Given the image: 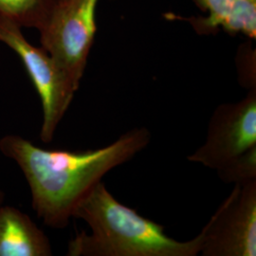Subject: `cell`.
Wrapping results in <instances>:
<instances>
[{"label": "cell", "mask_w": 256, "mask_h": 256, "mask_svg": "<svg viewBox=\"0 0 256 256\" xmlns=\"http://www.w3.org/2000/svg\"><path fill=\"white\" fill-rule=\"evenodd\" d=\"M146 128L129 130L106 146L74 152L36 146L18 135L0 138V152L25 176L37 216L50 228L64 229L74 212L102 178L146 148Z\"/></svg>", "instance_id": "cell-1"}, {"label": "cell", "mask_w": 256, "mask_h": 256, "mask_svg": "<svg viewBox=\"0 0 256 256\" xmlns=\"http://www.w3.org/2000/svg\"><path fill=\"white\" fill-rule=\"evenodd\" d=\"M92 234L81 232L68 246V256H196L200 234L188 241L168 236L164 227L118 202L104 183H98L74 212Z\"/></svg>", "instance_id": "cell-2"}, {"label": "cell", "mask_w": 256, "mask_h": 256, "mask_svg": "<svg viewBox=\"0 0 256 256\" xmlns=\"http://www.w3.org/2000/svg\"><path fill=\"white\" fill-rule=\"evenodd\" d=\"M100 0H56L38 30L41 46L79 90L97 32Z\"/></svg>", "instance_id": "cell-3"}, {"label": "cell", "mask_w": 256, "mask_h": 256, "mask_svg": "<svg viewBox=\"0 0 256 256\" xmlns=\"http://www.w3.org/2000/svg\"><path fill=\"white\" fill-rule=\"evenodd\" d=\"M22 28L0 18V42L18 55L39 95L43 110L40 138L48 144L70 108L78 88L42 46H34Z\"/></svg>", "instance_id": "cell-4"}, {"label": "cell", "mask_w": 256, "mask_h": 256, "mask_svg": "<svg viewBox=\"0 0 256 256\" xmlns=\"http://www.w3.org/2000/svg\"><path fill=\"white\" fill-rule=\"evenodd\" d=\"M202 234V256H256V180L234 184Z\"/></svg>", "instance_id": "cell-5"}, {"label": "cell", "mask_w": 256, "mask_h": 256, "mask_svg": "<svg viewBox=\"0 0 256 256\" xmlns=\"http://www.w3.org/2000/svg\"><path fill=\"white\" fill-rule=\"evenodd\" d=\"M256 146V88L238 102L218 106L207 129L204 144L188 160L218 170Z\"/></svg>", "instance_id": "cell-6"}, {"label": "cell", "mask_w": 256, "mask_h": 256, "mask_svg": "<svg viewBox=\"0 0 256 256\" xmlns=\"http://www.w3.org/2000/svg\"><path fill=\"white\" fill-rule=\"evenodd\" d=\"M206 16L187 19L200 34L222 30L256 38V0H194Z\"/></svg>", "instance_id": "cell-7"}, {"label": "cell", "mask_w": 256, "mask_h": 256, "mask_svg": "<svg viewBox=\"0 0 256 256\" xmlns=\"http://www.w3.org/2000/svg\"><path fill=\"white\" fill-rule=\"evenodd\" d=\"M50 242L27 214L0 205V256H50Z\"/></svg>", "instance_id": "cell-8"}, {"label": "cell", "mask_w": 256, "mask_h": 256, "mask_svg": "<svg viewBox=\"0 0 256 256\" xmlns=\"http://www.w3.org/2000/svg\"><path fill=\"white\" fill-rule=\"evenodd\" d=\"M56 0H0V18L21 28L39 30L45 23Z\"/></svg>", "instance_id": "cell-9"}, {"label": "cell", "mask_w": 256, "mask_h": 256, "mask_svg": "<svg viewBox=\"0 0 256 256\" xmlns=\"http://www.w3.org/2000/svg\"><path fill=\"white\" fill-rule=\"evenodd\" d=\"M216 172L225 183L242 184L256 180V146L230 160Z\"/></svg>", "instance_id": "cell-10"}, {"label": "cell", "mask_w": 256, "mask_h": 256, "mask_svg": "<svg viewBox=\"0 0 256 256\" xmlns=\"http://www.w3.org/2000/svg\"><path fill=\"white\" fill-rule=\"evenodd\" d=\"M239 80L250 90L256 88V50L250 48H243L239 52L238 59Z\"/></svg>", "instance_id": "cell-11"}, {"label": "cell", "mask_w": 256, "mask_h": 256, "mask_svg": "<svg viewBox=\"0 0 256 256\" xmlns=\"http://www.w3.org/2000/svg\"><path fill=\"white\" fill-rule=\"evenodd\" d=\"M3 202H4V192L0 190V205H2Z\"/></svg>", "instance_id": "cell-12"}]
</instances>
